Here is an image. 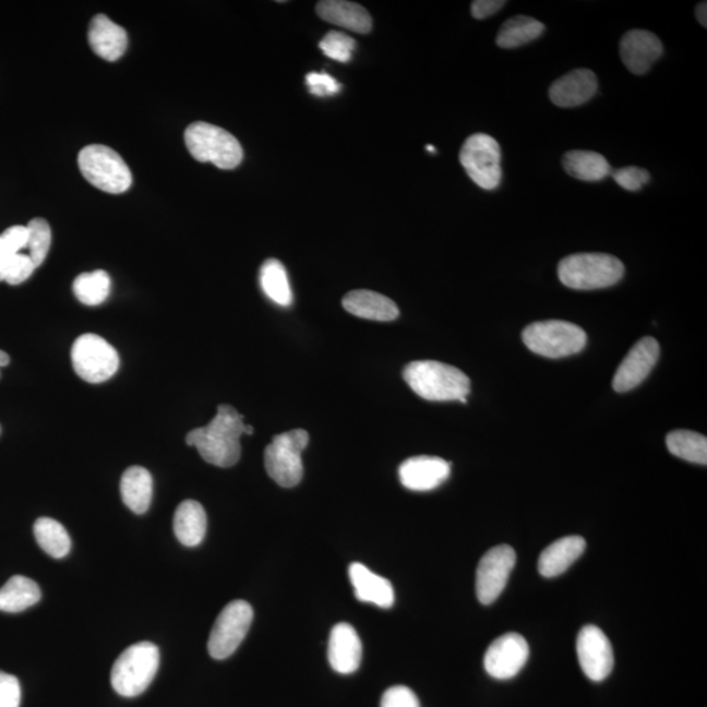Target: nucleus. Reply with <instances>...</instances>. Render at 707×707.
I'll return each mask as SVG.
<instances>
[{"label":"nucleus","instance_id":"obj_1","mask_svg":"<svg viewBox=\"0 0 707 707\" xmlns=\"http://www.w3.org/2000/svg\"><path fill=\"white\" fill-rule=\"evenodd\" d=\"M251 424L231 405H220L213 421L187 435V444L199 450L201 457L219 468L233 467L241 456V435L253 434Z\"/></svg>","mask_w":707,"mask_h":707},{"label":"nucleus","instance_id":"obj_2","mask_svg":"<svg viewBox=\"0 0 707 707\" xmlns=\"http://www.w3.org/2000/svg\"><path fill=\"white\" fill-rule=\"evenodd\" d=\"M404 379L412 392L428 402L467 403L470 380L454 366L436 360H416L405 367Z\"/></svg>","mask_w":707,"mask_h":707},{"label":"nucleus","instance_id":"obj_3","mask_svg":"<svg viewBox=\"0 0 707 707\" xmlns=\"http://www.w3.org/2000/svg\"><path fill=\"white\" fill-rule=\"evenodd\" d=\"M624 264L614 255L578 253L567 255L559 265V278L573 290H599L619 284L624 277Z\"/></svg>","mask_w":707,"mask_h":707},{"label":"nucleus","instance_id":"obj_4","mask_svg":"<svg viewBox=\"0 0 707 707\" xmlns=\"http://www.w3.org/2000/svg\"><path fill=\"white\" fill-rule=\"evenodd\" d=\"M159 664V648L151 642L130 646L111 668V685L122 697L140 696L153 683Z\"/></svg>","mask_w":707,"mask_h":707},{"label":"nucleus","instance_id":"obj_5","mask_svg":"<svg viewBox=\"0 0 707 707\" xmlns=\"http://www.w3.org/2000/svg\"><path fill=\"white\" fill-rule=\"evenodd\" d=\"M523 340L537 356L556 359L574 356L585 349L587 334L568 321H537L524 329Z\"/></svg>","mask_w":707,"mask_h":707},{"label":"nucleus","instance_id":"obj_6","mask_svg":"<svg viewBox=\"0 0 707 707\" xmlns=\"http://www.w3.org/2000/svg\"><path fill=\"white\" fill-rule=\"evenodd\" d=\"M190 155L201 163H213L220 169H233L242 160V147L232 134L207 122H194L185 131Z\"/></svg>","mask_w":707,"mask_h":707},{"label":"nucleus","instance_id":"obj_7","mask_svg":"<svg viewBox=\"0 0 707 707\" xmlns=\"http://www.w3.org/2000/svg\"><path fill=\"white\" fill-rule=\"evenodd\" d=\"M79 168L92 185L110 194L127 192L133 182L128 164L110 147L91 144L77 156Z\"/></svg>","mask_w":707,"mask_h":707},{"label":"nucleus","instance_id":"obj_8","mask_svg":"<svg viewBox=\"0 0 707 707\" xmlns=\"http://www.w3.org/2000/svg\"><path fill=\"white\" fill-rule=\"evenodd\" d=\"M310 435L305 430H291L275 435L265 450V468L267 475L281 488H293L303 478L301 454L305 450Z\"/></svg>","mask_w":707,"mask_h":707},{"label":"nucleus","instance_id":"obj_9","mask_svg":"<svg viewBox=\"0 0 707 707\" xmlns=\"http://www.w3.org/2000/svg\"><path fill=\"white\" fill-rule=\"evenodd\" d=\"M71 359L76 375L92 384L107 382L120 367L115 347L96 334L79 337L72 346Z\"/></svg>","mask_w":707,"mask_h":707},{"label":"nucleus","instance_id":"obj_10","mask_svg":"<svg viewBox=\"0 0 707 707\" xmlns=\"http://www.w3.org/2000/svg\"><path fill=\"white\" fill-rule=\"evenodd\" d=\"M460 163L471 180L484 190H494L502 181L500 143L483 133L470 135L460 151Z\"/></svg>","mask_w":707,"mask_h":707},{"label":"nucleus","instance_id":"obj_11","mask_svg":"<svg viewBox=\"0 0 707 707\" xmlns=\"http://www.w3.org/2000/svg\"><path fill=\"white\" fill-rule=\"evenodd\" d=\"M253 621V608L244 600L229 602L216 619L208 638V654L216 660L231 657L244 640Z\"/></svg>","mask_w":707,"mask_h":707},{"label":"nucleus","instance_id":"obj_12","mask_svg":"<svg viewBox=\"0 0 707 707\" xmlns=\"http://www.w3.org/2000/svg\"><path fill=\"white\" fill-rule=\"evenodd\" d=\"M515 563V550L506 543L490 549L482 556L478 563L476 575V592L481 604H493L500 598L503 589L506 588Z\"/></svg>","mask_w":707,"mask_h":707},{"label":"nucleus","instance_id":"obj_13","mask_svg":"<svg viewBox=\"0 0 707 707\" xmlns=\"http://www.w3.org/2000/svg\"><path fill=\"white\" fill-rule=\"evenodd\" d=\"M576 654L586 676L592 681L606 680L614 666L611 640L598 626L582 627L576 639Z\"/></svg>","mask_w":707,"mask_h":707},{"label":"nucleus","instance_id":"obj_14","mask_svg":"<svg viewBox=\"0 0 707 707\" xmlns=\"http://www.w3.org/2000/svg\"><path fill=\"white\" fill-rule=\"evenodd\" d=\"M529 646L520 634L508 633L496 638L484 654V670L491 678L508 680L516 676L527 664Z\"/></svg>","mask_w":707,"mask_h":707},{"label":"nucleus","instance_id":"obj_15","mask_svg":"<svg viewBox=\"0 0 707 707\" xmlns=\"http://www.w3.org/2000/svg\"><path fill=\"white\" fill-rule=\"evenodd\" d=\"M659 354L660 347L657 339L645 337L638 340L615 371L613 390L625 393L638 386L650 375L654 366L658 362Z\"/></svg>","mask_w":707,"mask_h":707},{"label":"nucleus","instance_id":"obj_16","mask_svg":"<svg viewBox=\"0 0 707 707\" xmlns=\"http://www.w3.org/2000/svg\"><path fill=\"white\" fill-rule=\"evenodd\" d=\"M451 475V464L435 456H416L405 460L398 468L399 481L412 491L434 490Z\"/></svg>","mask_w":707,"mask_h":707},{"label":"nucleus","instance_id":"obj_17","mask_svg":"<svg viewBox=\"0 0 707 707\" xmlns=\"http://www.w3.org/2000/svg\"><path fill=\"white\" fill-rule=\"evenodd\" d=\"M663 55V44L654 33L633 29L625 33L620 43V56L626 69L635 75H644Z\"/></svg>","mask_w":707,"mask_h":707},{"label":"nucleus","instance_id":"obj_18","mask_svg":"<svg viewBox=\"0 0 707 707\" xmlns=\"http://www.w3.org/2000/svg\"><path fill=\"white\" fill-rule=\"evenodd\" d=\"M598 88L599 83L595 72L578 69L556 79L550 85L549 97L556 107L575 108L591 100Z\"/></svg>","mask_w":707,"mask_h":707},{"label":"nucleus","instance_id":"obj_19","mask_svg":"<svg viewBox=\"0 0 707 707\" xmlns=\"http://www.w3.org/2000/svg\"><path fill=\"white\" fill-rule=\"evenodd\" d=\"M362 640L356 628L346 622H340L332 628L327 659L334 671L343 674L356 672L362 661Z\"/></svg>","mask_w":707,"mask_h":707},{"label":"nucleus","instance_id":"obj_20","mask_svg":"<svg viewBox=\"0 0 707 707\" xmlns=\"http://www.w3.org/2000/svg\"><path fill=\"white\" fill-rule=\"evenodd\" d=\"M88 43L98 57L113 62L127 51L128 33L108 16L96 15L89 25Z\"/></svg>","mask_w":707,"mask_h":707},{"label":"nucleus","instance_id":"obj_21","mask_svg":"<svg viewBox=\"0 0 707 707\" xmlns=\"http://www.w3.org/2000/svg\"><path fill=\"white\" fill-rule=\"evenodd\" d=\"M349 578L356 592V598L362 602H370L380 608H391L395 604V591L388 579L372 573L362 563H351Z\"/></svg>","mask_w":707,"mask_h":707},{"label":"nucleus","instance_id":"obj_22","mask_svg":"<svg viewBox=\"0 0 707 707\" xmlns=\"http://www.w3.org/2000/svg\"><path fill=\"white\" fill-rule=\"evenodd\" d=\"M317 15L325 22L367 35L372 29V19L364 7L346 0H324L316 5Z\"/></svg>","mask_w":707,"mask_h":707},{"label":"nucleus","instance_id":"obj_23","mask_svg":"<svg viewBox=\"0 0 707 707\" xmlns=\"http://www.w3.org/2000/svg\"><path fill=\"white\" fill-rule=\"evenodd\" d=\"M345 310L354 316L373 321H393L399 311L395 301L370 290H354L343 299Z\"/></svg>","mask_w":707,"mask_h":707},{"label":"nucleus","instance_id":"obj_24","mask_svg":"<svg viewBox=\"0 0 707 707\" xmlns=\"http://www.w3.org/2000/svg\"><path fill=\"white\" fill-rule=\"evenodd\" d=\"M586 546V540L580 536H567L550 543L539 559L540 574L546 578H554L565 573L585 552Z\"/></svg>","mask_w":707,"mask_h":707},{"label":"nucleus","instance_id":"obj_25","mask_svg":"<svg viewBox=\"0 0 707 707\" xmlns=\"http://www.w3.org/2000/svg\"><path fill=\"white\" fill-rule=\"evenodd\" d=\"M207 516L205 508L196 501H183L173 517V530L182 546L199 547L205 539Z\"/></svg>","mask_w":707,"mask_h":707},{"label":"nucleus","instance_id":"obj_26","mask_svg":"<svg viewBox=\"0 0 707 707\" xmlns=\"http://www.w3.org/2000/svg\"><path fill=\"white\" fill-rule=\"evenodd\" d=\"M121 496L127 506L137 515L147 513L153 501L154 481L147 469L131 467L121 478Z\"/></svg>","mask_w":707,"mask_h":707},{"label":"nucleus","instance_id":"obj_27","mask_svg":"<svg viewBox=\"0 0 707 707\" xmlns=\"http://www.w3.org/2000/svg\"><path fill=\"white\" fill-rule=\"evenodd\" d=\"M563 169L576 180L598 182L612 173L604 156L594 151H568L562 159Z\"/></svg>","mask_w":707,"mask_h":707},{"label":"nucleus","instance_id":"obj_28","mask_svg":"<svg viewBox=\"0 0 707 707\" xmlns=\"http://www.w3.org/2000/svg\"><path fill=\"white\" fill-rule=\"evenodd\" d=\"M39 599H41V589L36 582L23 575H13L0 588V611L5 613L23 612L37 604Z\"/></svg>","mask_w":707,"mask_h":707},{"label":"nucleus","instance_id":"obj_29","mask_svg":"<svg viewBox=\"0 0 707 707\" xmlns=\"http://www.w3.org/2000/svg\"><path fill=\"white\" fill-rule=\"evenodd\" d=\"M546 25L530 16L517 15L511 17L501 26L496 36V45L502 49H516L539 38Z\"/></svg>","mask_w":707,"mask_h":707},{"label":"nucleus","instance_id":"obj_30","mask_svg":"<svg viewBox=\"0 0 707 707\" xmlns=\"http://www.w3.org/2000/svg\"><path fill=\"white\" fill-rule=\"evenodd\" d=\"M260 285L266 297L275 304L288 307L292 304V290L286 267L280 261L268 259L261 266Z\"/></svg>","mask_w":707,"mask_h":707},{"label":"nucleus","instance_id":"obj_31","mask_svg":"<svg viewBox=\"0 0 707 707\" xmlns=\"http://www.w3.org/2000/svg\"><path fill=\"white\" fill-rule=\"evenodd\" d=\"M36 541L52 559H63L71 550V539L61 523L50 517H39L33 526Z\"/></svg>","mask_w":707,"mask_h":707},{"label":"nucleus","instance_id":"obj_32","mask_svg":"<svg viewBox=\"0 0 707 707\" xmlns=\"http://www.w3.org/2000/svg\"><path fill=\"white\" fill-rule=\"evenodd\" d=\"M667 447L672 455L683 460L706 465L707 439L698 432L676 430L667 435Z\"/></svg>","mask_w":707,"mask_h":707},{"label":"nucleus","instance_id":"obj_33","mask_svg":"<svg viewBox=\"0 0 707 707\" xmlns=\"http://www.w3.org/2000/svg\"><path fill=\"white\" fill-rule=\"evenodd\" d=\"M111 280L107 272L83 273L74 281V293L85 305H98L108 299Z\"/></svg>","mask_w":707,"mask_h":707},{"label":"nucleus","instance_id":"obj_34","mask_svg":"<svg viewBox=\"0 0 707 707\" xmlns=\"http://www.w3.org/2000/svg\"><path fill=\"white\" fill-rule=\"evenodd\" d=\"M26 229H28V239L25 249H28L29 257L35 262L36 267H39L44 264L51 244L49 223L41 218L32 219Z\"/></svg>","mask_w":707,"mask_h":707},{"label":"nucleus","instance_id":"obj_35","mask_svg":"<svg viewBox=\"0 0 707 707\" xmlns=\"http://www.w3.org/2000/svg\"><path fill=\"white\" fill-rule=\"evenodd\" d=\"M28 239L26 226H12L0 233V281L4 280L7 266L22 249H25Z\"/></svg>","mask_w":707,"mask_h":707},{"label":"nucleus","instance_id":"obj_36","mask_svg":"<svg viewBox=\"0 0 707 707\" xmlns=\"http://www.w3.org/2000/svg\"><path fill=\"white\" fill-rule=\"evenodd\" d=\"M356 46V39L336 31L327 33L320 41V49L326 57L343 63L350 61Z\"/></svg>","mask_w":707,"mask_h":707},{"label":"nucleus","instance_id":"obj_37","mask_svg":"<svg viewBox=\"0 0 707 707\" xmlns=\"http://www.w3.org/2000/svg\"><path fill=\"white\" fill-rule=\"evenodd\" d=\"M36 268L28 254L17 253L5 268L4 280L11 286L22 285Z\"/></svg>","mask_w":707,"mask_h":707},{"label":"nucleus","instance_id":"obj_38","mask_svg":"<svg viewBox=\"0 0 707 707\" xmlns=\"http://www.w3.org/2000/svg\"><path fill=\"white\" fill-rule=\"evenodd\" d=\"M615 182L621 188L628 190V192H638L650 181V173L646 169L639 167H625L611 173Z\"/></svg>","mask_w":707,"mask_h":707},{"label":"nucleus","instance_id":"obj_39","mask_svg":"<svg viewBox=\"0 0 707 707\" xmlns=\"http://www.w3.org/2000/svg\"><path fill=\"white\" fill-rule=\"evenodd\" d=\"M308 89L313 96L329 97L338 94L343 85L336 79L325 74V72H311L305 76Z\"/></svg>","mask_w":707,"mask_h":707},{"label":"nucleus","instance_id":"obj_40","mask_svg":"<svg viewBox=\"0 0 707 707\" xmlns=\"http://www.w3.org/2000/svg\"><path fill=\"white\" fill-rule=\"evenodd\" d=\"M382 707H421V705L410 687L397 685L384 692Z\"/></svg>","mask_w":707,"mask_h":707},{"label":"nucleus","instance_id":"obj_41","mask_svg":"<svg viewBox=\"0 0 707 707\" xmlns=\"http://www.w3.org/2000/svg\"><path fill=\"white\" fill-rule=\"evenodd\" d=\"M22 687L19 680L10 673L0 671V707H20Z\"/></svg>","mask_w":707,"mask_h":707},{"label":"nucleus","instance_id":"obj_42","mask_svg":"<svg viewBox=\"0 0 707 707\" xmlns=\"http://www.w3.org/2000/svg\"><path fill=\"white\" fill-rule=\"evenodd\" d=\"M504 5H506L504 0H476L470 7L471 16L477 20H483L495 15Z\"/></svg>","mask_w":707,"mask_h":707},{"label":"nucleus","instance_id":"obj_43","mask_svg":"<svg viewBox=\"0 0 707 707\" xmlns=\"http://www.w3.org/2000/svg\"><path fill=\"white\" fill-rule=\"evenodd\" d=\"M696 16L698 20V23L706 28L707 25V3L703 2L697 5L696 9Z\"/></svg>","mask_w":707,"mask_h":707},{"label":"nucleus","instance_id":"obj_44","mask_svg":"<svg viewBox=\"0 0 707 707\" xmlns=\"http://www.w3.org/2000/svg\"><path fill=\"white\" fill-rule=\"evenodd\" d=\"M9 363H10L9 354L0 350V367L9 366Z\"/></svg>","mask_w":707,"mask_h":707},{"label":"nucleus","instance_id":"obj_45","mask_svg":"<svg viewBox=\"0 0 707 707\" xmlns=\"http://www.w3.org/2000/svg\"><path fill=\"white\" fill-rule=\"evenodd\" d=\"M426 149L430 151L431 154L435 153V148L430 146V144H429V146H426Z\"/></svg>","mask_w":707,"mask_h":707}]
</instances>
